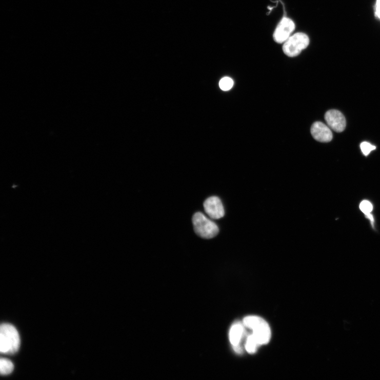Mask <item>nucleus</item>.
Here are the masks:
<instances>
[{"mask_svg":"<svg viewBox=\"0 0 380 380\" xmlns=\"http://www.w3.org/2000/svg\"><path fill=\"white\" fill-rule=\"evenodd\" d=\"M20 346V336L16 329L11 324H3L0 328V351L5 354H14Z\"/></svg>","mask_w":380,"mask_h":380,"instance_id":"f257e3e1","label":"nucleus"},{"mask_svg":"<svg viewBox=\"0 0 380 380\" xmlns=\"http://www.w3.org/2000/svg\"><path fill=\"white\" fill-rule=\"evenodd\" d=\"M246 327L253 331L252 335L259 345H267L271 338V330L267 322L263 318L256 316L246 317L243 320Z\"/></svg>","mask_w":380,"mask_h":380,"instance_id":"f03ea898","label":"nucleus"},{"mask_svg":"<svg viewBox=\"0 0 380 380\" xmlns=\"http://www.w3.org/2000/svg\"><path fill=\"white\" fill-rule=\"evenodd\" d=\"M192 223L195 233L201 238L211 239L219 233L218 226L202 212H196L193 215Z\"/></svg>","mask_w":380,"mask_h":380,"instance_id":"7ed1b4c3","label":"nucleus"},{"mask_svg":"<svg viewBox=\"0 0 380 380\" xmlns=\"http://www.w3.org/2000/svg\"><path fill=\"white\" fill-rule=\"evenodd\" d=\"M310 44V39L304 33H296L291 36L285 43L283 47L285 55L294 57L299 55L302 50Z\"/></svg>","mask_w":380,"mask_h":380,"instance_id":"20e7f679","label":"nucleus"},{"mask_svg":"<svg viewBox=\"0 0 380 380\" xmlns=\"http://www.w3.org/2000/svg\"><path fill=\"white\" fill-rule=\"evenodd\" d=\"M295 29L294 23L287 17H284L277 26L273 35L274 41L278 44L284 43Z\"/></svg>","mask_w":380,"mask_h":380,"instance_id":"39448f33","label":"nucleus"},{"mask_svg":"<svg viewBox=\"0 0 380 380\" xmlns=\"http://www.w3.org/2000/svg\"><path fill=\"white\" fill-rule=\"evenodd\" d=\"M204 206L206 213L212 219H220L225 215L224 207L218 197L213 196L208 198Z\"/></svg>","mask_w":380,"mask_h":380,"instance_id":"423d86ee","label":"nucleus"},{"mask_svg":"<svg viewBox=\"0 0 380 380\" xmlns=\"http://www.w3.org/2000/svg\"><path fill=\"white\" fill-rule=\"evenodd\" d=\"M325 118L330 128L336 132H342L345 130L346 120L345 117L338 111L332 110L325 114Z\"/></svg>","mask_w":380,"mask_h":380,"instance_id":"0eeeda50","label":"nucleus"},{"mask_svg":"<svg viewBox=\"0 0 380 380\" xmlns=\"http://www.w3.org/2000/svg\"><path fill=\"white\" fill-rule=\"evenodd\" d=\"M311 134L315 139L320 142H329L333 138L332 132L329 127L320 122L313 124Z\"/></svg>","mask_w":380,"mask_h":380,"instance_id":"6e6552de","label":"nucleus"},{"mask_svg":"<svg viewBox=\"0 0 380 380\" xmlns=\"http://www.w3.org/2000/svg\"><path fill=\"white\" fill-rule=\"evenodd\" d=\"M244 333L245 329L243 324L236 323L233 325L229 332V339L234 349L239 347Z\"/></svg>","mask_w":380,"mask_h":380,"instance_id":"1a4fd4ad","label":"nucleus"},{"mask_svg":"<svg viewBox=\"0 0 380 380\" xmlns=\"http://www.w3.org/2000/svg\"><path fill=\"white\" fill-rule=\"evenodd\" d=\"M360 210L363 212L368 219L372 225H374V218L371 212L373 211V207L371 202L368 201H364L362 202L359 206Z\"/></svg>","mask_w":380,"mask_h":380,"instance_id":"9d476101","label":"nucleus"},{"mask_svg":"<svg viewBox=\"0 0 380 380\" xmlns=\"http://www.w3.org/2000/svg\"><path fill=\"white\" fill-rule=\"evenodd\" d=\"M259 346V344L252 334L247 337L245 348L248 353L251 354L255 353Z\"/></svg>","mask_w":380,"mask_h":380,"instance_id":"9b49d317","label":"nucleus"},{"mask_svg":"<svg viewBox=\"0 0 380 380\" xmlns=\"http://www.w3.org/2000/svg\"><path fill=\"white\" fill-rule=\"evenodd\" d=\"M14 369L12 362L7 358H2L0 360V372L2 375L10 374Z\"/></svg>","mask_w":380,"mask_h":380,"instance_id":"f8f14e48","label":"nucleus"},{"mask_svg":"<svg viewBox=\"0 0 380 380\" xmlns=\"http://www.w3.org/2000/svg\"><path fill=\"white\" fill-rule=\"evenodd\" d=\"M233 86V80L228 77H226L221 79L219 83L220 88L224 91H228L230 90Z\"/></svg>","mask_w":380,"mask_h":380,"instance_id":"ddd939ff","label":"nucleus"},{"mask_svg":"<svg viewBox=\"0 0 380 380\" xmlns=\"http://www.w3.org/2000/svg\"><path fill=\"white\" fill-rule=\"evenodd\" d=\"M360 148L362 152L365 156H368L372 151L376 149V147L370 143L364 142L361 144Z\"/></svg>","mask_w":380,"mask_h":380,"instance_id":"4468645a","label":"nucleus"},{"mask_svg":"<svg viewBox=\"0 0 380 380\" xmlns=\"http://www.w3.org/2000/svg\"><path fill=\"white\" fill-rule=\"evenodd\" d=\"M375 14L378 18L380 17V0H377L376 3Z\"/></svg>","mask_w":380,"mask_h":380,"instance_id":"2eb2a0df","label":"nucleus"},{"mask_svg":"<svg viewBox=\"0 0 380 380\" xmlns=\"http://www.w3.org/2000/svg\"><path fill=\"white\" fill-rule=\"evenodd\" d=\"M379 19H380V17L379 18Z\"/></svg>","mask_w":380,"mask_h":380,"instance_id":"dca6fc26","label":"nucleus"}]
</instances>
